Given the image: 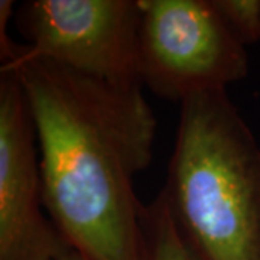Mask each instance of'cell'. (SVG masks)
<instances>
[{
  "instance_id": "cell-2",
  "label": "cell",
  "mask_w": 260,
  "mask_h": 260,
  "mask_svg": "<svg viewBox=\"0 0 260 260\" xmlns=\"http://www.w3.org/2000/svg\"><path fill=\"white\" fill-rule=\"evenodd\" d=\"M160 194L201 260H260V146L227 90L179 104Z\"/></svg>"
},
{
  "instance_id": "cell-8",
  "label": "cell",
  "mask_w": 260,
  "mask_h": 260,
  "mask_svg": "<svg viewBox=\"0 0 260 260\" xmlns=\"http://www.w3.org/2000/svg\"><path fill=\"white\" fill-rule=\"evenodd\" d=\"M56 260H90L88 257H85L81 251H78L77 249H71L70 251H67L65 254H62L61 257H58Z\"/></svg>"
},
{
  "instance_id": "cell-3",
  "label": "cell",
  "mask_w": 260,
  "mask_h": 260,
  "mask_svg": "<svg viewBox=\"0 0 260 260\" xmlns=\"http://www.w3.org/2000/svg\"><path fill=\"white\" fill-rule=\"evenodd\" d=\"M139 68L152 93L181 104L246 78L249 55L211 0H140Z\"/></svg>"
},
{
  "instance_id": "cell-6",
  "label": "cell",
  "mask_w": 260,
  "mask_h": 260,
  "mask_svg": "<svg viewBox=\"0 0 260 260\" xmlns=\"http://www.w3.org/2000/svg\"><path fill=\"white\" fill-rule=\"evenodd\" d=\"M142 230L143 260H201L179 232L160 192L145 207Z\"/></svg>"
},
{
  "instance_id": "cell-7",
  "label": "cell",
  "mask_w": 260,
  "mask_h": 260,
  "mask_svg": "<svg viewBox=\"0 0 260 260\" xmlns=\"http://www.w3.org/2000/svg\"><path fill=\"white\" fill-rule=\"evenodd\" d=\"M224 23L244 47L260 39V0H211Z\"/></svg>"
},
{
  "instance_id": "cell-1",
  "label": "cell",
  "mask_w": 260,
  "mask_h": 260,
  "mask_svg": "<svg viewBox=\"0 0 260 260\" xmlns=\"http://www.w3.org/2000/svg\"><path fill=\"white\" fill-rule=\"evenodd\" d=\"M23 88L35 124L44 205L90 260H143L135 179L153 155L156 117L142 88L97 81L47 59L0 67Z\"/></svg>"
},
{
  "instance_id": "cell-5",
  "label": "cell",
  "mask_w": 260,
  "mask_h": 260,
  "mask_svg": "<svg viewBox=\"0 0 260 260\" xmlns=\"http://www.w3.org/2000/svg\"><path fill=\"white\" fill-rule=\"evenodd\" d=\"M35 124L13 73H0V260H56L74 249L44 214Z\"/></svg>"
},
{
  "instance_id": "cell-4",
  "label": "cell",
  "mask_w": 260,
  "mask_h": 260,
  "mask_svg": "<svg viewBox=\"0 0 260 260\" xmlns=\"http://www.w3.org/2000/svg\"><path fill=\"white\" fill-rule=\"evenodd\" d=\"M16 26L26 44L5 65L47 59L114 87H143L140 0H29Z\"/></svg>"
}]
</instances>
